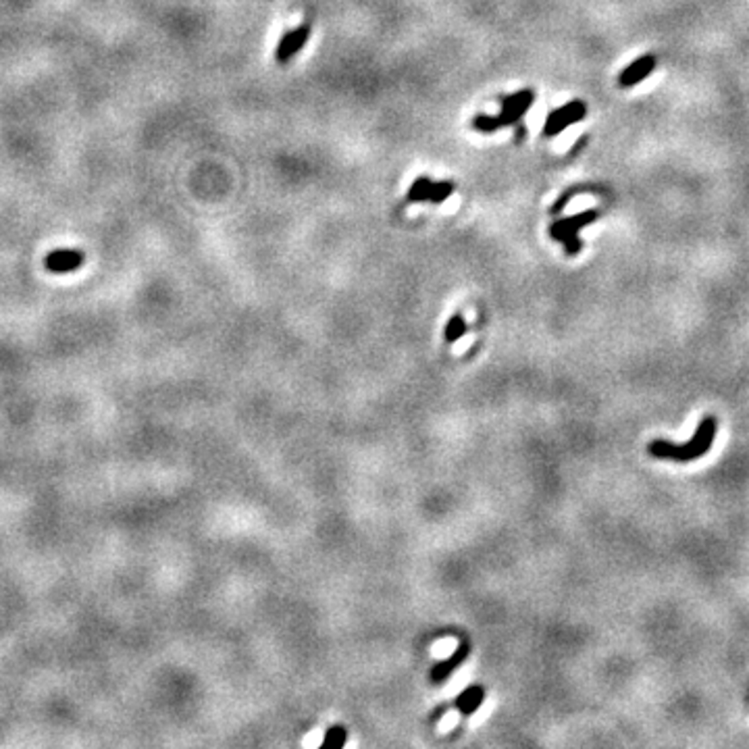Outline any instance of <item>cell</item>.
<instances>
[{"mask_svg": "<svg viewBox=\"0 0 749 749\" xmlns=\"http://www.w3.org/2000/svg\"><path fill=\"white\" fill-rule=\"evenodd\" d=\"M309 35H311V28H309V26H300V28L292 30L289 33H285V35L281 38L279 46H277V61H292V59L304 48V44L309 42Z\"/></svg>", "mask_w": 749, "mask_h": 749, "instance_id": "8992f818", "label": "cell"}, {"mask_svg": "<svg viewBox=\"0 0 749 749\" xmlns=\"http://www.w3.org/2000/svg\"><path fill=\"white\" fill-rule=\"evenodd\" d=\"M468 655H470V643H468L467 639H462L460 641V645L456 648V652L454 654L450 655V658H445V660H441L439 664H437L435 668L431 670V683H435V685H441L465 660H467Z\"/></svg>", "mask_w": 749, "mask_h": 749, "instance_id": "52a82bcc", "label": "cell"}, {"mask_svg": "<svg viewBox=\"0 0 749 749\" xmlns=\"http://www.w3.org/2000/svg\"><path fill=\"white\" fill-rule=\"evenodd\" d=\"M465 333H467V321L462 318V314H454L445 325V342H458Z\"/></svg>", "mask_w": 749, "mask_h": 749, "instance_id": "7c38bea8", "label": "cell"}, {"mask_svg": "<svg viewBox=\"0 0 749 749\" xmlns=\"http://www.w3.org/2000/svg\"><path fill=\"white\" fill-rule=\"evenodd\" d=\"M533 100H535V94L531 90H521V92L506 96L504 104H501V113H499L504 127L518 123L521 117L531 109Z\"/></svg>", "mask_w": 749, "mask_h": 749, "instance_id": "5b68a950", "label": "cell"}, {"mask_svg": "<svg viewBox=\"0 0 749 749\" xmlns=\"http://www.w3.org/2000/svg\"><path fill=\"white\" fill-rule=\"evenodd\" d=\"M585 115H587L585 102L572 100V102H568L566 106H562V109L548 115V121L543 125V135H545V138L558 135L562 129H566L568 125L579 123L581 119H585Z\"/></svg>", "mask_w": 749, "mask_h": 749, "instance_id": "3957f363", "label": "cell"}, {"mask_svg": "<svg viewBox=\"0 0 749 749\" xmlns=\"http://www.w3.org/2000/svg\"><path fill=\"white\" fill-rule=\"evenodd\" d=\"M431 189H433V182H431V179H427V177L414 179V184L408 189V202H429Z\"/></svg>", "mask_w": 749, "mask_h": 749, "instance_id": "30bf717a", "label": "cell"}, {"mask_svg": "<svg viewBox=\"0 0 749 749\" xmlns=\"http://www.w3.org/2000/svg\"><path fill=\"white\" fill-rule=\"evenodd\" d=\"M654 65H655L654 57H641V59H637L635 62H631V65L624 69L623 73H621V77H618L621 86L628 88V86L639 84L643 77H648V75L654 71Z\"/></svg>", "mask_w": 749, "mask_h": 749, "instance_id": "ba28073f", "label": "cell"}, {"mask_svg": "<svg viewBox=\"0 0 749 749\" xmlns=\"http://www.w3.org/2000/svg\"><path fill=\"white\" fill-rule=\"evenodd\" d=\"M485 695H487L485 687H467V689L456 697V710H458L462 716H472V714L479 710V706L485 701Z\"/></svg>", "mask_w": 749, "mask_h": 749, "instance_id": "9c48e42d", "label": "cell"}, {"mask_svg": "<svg viewBox=\"0 0 749 749\" xmlns=\"http://www.w3.org/2000/svg\"><path fill=\"white\" fill-rule=\"evenodd\" d=\"M345 739H348L345 728L340 726V724H335L331 728H327V733H325V737L321 741V749H342L345 745Z\"/></svg>", "mask_w": 749, "mask_h": 749, "instance_id": "8fae6325", "label": "cell"}, {"mask_svg": "<svg viewBox=\"0 0 749 749\" xmlns=\"http://www.w3.org/2000/svg\"><path fill=\"white\" fill-rule=\"evenodd\" d=\"M597 218V215H595V211H587V213H579V215H575V217H570V218H560V221H556L552 227H550V235L554 238V240H558V242H562L564 244V250H566V254H577L579 250H581V240H579V229L581 227H585V225H589V223H593Z\"/></svg>", "mask_w": 749, "mask_h": 749, "instance_id": "7a4b0ae2", "label": "cell"}, {"mask_svg": "<svg viewBox=\"0 0 749 749\" xmlns=\"http://www.w3.org/2000/svg\"><path fill=\"white\" fill-rule=\"evenodd\" d=\"M84 262H86V254L77 248H57L52 250L50 254H46V258H44L46 271L57 273V275L73 273V271H77Z\"/></svg>", "mask_w": 749, "mask_h": 749, "instance_id": "277c9868", "label": "cell"}, {"mask_svg": "<svg viewBox=\"0 0 749 749\" xmlns=\"http://www.w3.org/2000/svg\"><path fill=\"white\" fill-rule=\"evenodd\" d=\"M472 127L477 131H483V133H494L496 129L504 127V123H501L499 115H477L475 121H472Z\"/></svg>", "mask_w": 749, "mask_h": 749, "instance_id": "4fadbf2b", "label": "cell"}, {"mask_svg": "<svg viewBox=\"0 0 749 749\" xmlns=\"http://www.w3.org/2000/svg\"><path fill=\"white\" fill-rule=\"evenodd\" d=\"M452 192H454V184H452V182H437V184H433L429 202H433V204H441L448 196H452Z\"/></svg>", "mask_w": 749, "mask_h": 749, "instance_id": "5bb4252c", "label": "cell"}, {"mask_svg": "<svg viewBox=\"0 0 749 749\" xmlns=\"http://www.w3.org/2000/svg\"><path fill=\"white\" fill-rule=\"evenodd\" d=\"M716 429H718V421L714 416H704L695 429L693 437L683 443V445H677V443H670L666 439H654L648 443V452L654 456V458H660V460H675V462H691V460H697L701 456H706L714 443V437H716Z\"/></svg>", "mask_w": 749, "mask_h": 749, "instance_id": "6da1fadb", "label": "cell"}]
</instances>
